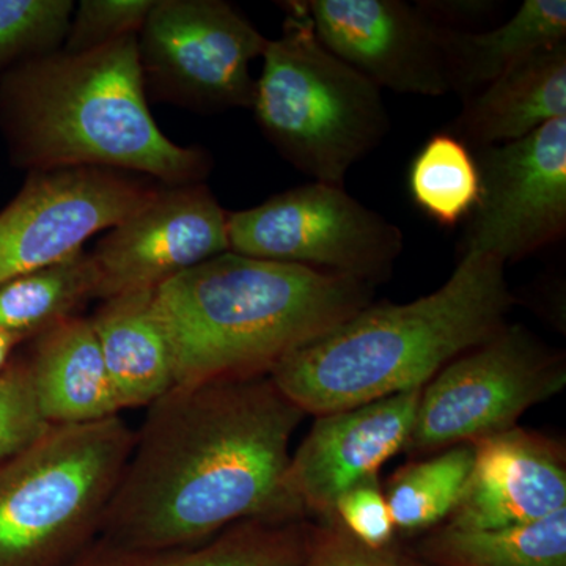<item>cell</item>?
<instances>
[{
	"mask_svg": "<svg viewBox=\"0 0 566 566\" xmlns=\"http://www.w3.org/2000/svg\"><path fill=\"white\" fill-rule=\"evenodd\" d=\"M304 416L271 375L175 386L148 406L98 538L169 549L245 521H301L283 479Z\"/></svg>",
	"mask_w": 566,
	"mask_h": 566,
	"instance_id": "obj_1",
	"label": "cell"
},
{
	"mask_svg": "<svg viewBox=\"0 0 566 566\" xmlns=\"http://www.w3.org/2000/svg\"><path fill=\"white\" fill-rule=\"evenodd\" d=\"M0 129L11 163L29 174L96 167L177 188L210 172L207 153L175 144L153 118L137 35L3 70Z\"/></svg>",
	"mask_w": 566,
	"mask_h": 566,
	"instance_id": "obj_2",
	"label": "cell"
},
{
	"mask_svg": "<svg viewBox=\"0 0 566 566\" xmlns=\"http://www.w3.org/2000/svg\"><path fill=\"white\" fill-rule=\"evenodd\" d=\"M515 305L505 264L460 256L449 281L409 304H370L275 365L271 378L304 415L323 416L423 389L485 344Z\"/></svg>",
	"mask_w": 566,
	"mask_h": 566,
	"instance_id": "obj_3",
	"label": "cell"
},
{
	"mask_svg": "<svg viewBox=\"0 0 566 566\" xmlns=\"http://www.w3.org/2000/svg\"><path fill=\"white\" fill-rule=\"evenodd\" d=\"M374 285L226 252L164 282L155 307L175 386L270 375L290 353L371 304Z\"/></svg>",
	"mask_w": 566,
	"mask_h": 566,
	"instance_id": "obj_4",
	"label": "cell"
},
{
	"mask_svg": "<svg viewBox=\"0 0 566 566\" xmlns=\"http://www.w3.org/2000/svg\"><path fill=\"white\" fill-rule=\"evenodd\" d=\"M134 442L120 416L51 424L0 461V566H66L87 549Z\"/></svg>",
	"mask_w": 566,
	"mask_h": 566,
	"instance_id": "obj_5",
	"label": "cell"
},
{
	"mask_svg": "<svg viewBox=\"0 0 566 566\" xmlns=\"http://www.w3.org/2000/svg\"><path fill=\"white\" fill-rule=\"evenodd\" d=\"M285 10L282 35L263 52L252 109L286 161L315 181L344 186L389 133L381 88L319 43L304 2Z\"/></svg>",
	"mask_w": 566,
	"mask_h": 566,
	"instance_id": "obj_6",
	"label": "cell"
},
{
	"mask_svg": "<svg viewBox=\"0 0 566 566\" xmlns=\"http://www.w3.org/2000/svg\"><path fill=\"white\" fill-rule=\"evenodd\" d=\"M565 386L564 354L547 348L521 324H505L423 387L405 450L424 455L505 433L527 409Z\"/></svg>",
	"mask_w": 566,
	"mask_h": 566,
	"instance_id": "obj_7",
	"label": "cell"
},
{
	"mask_svg": "<svg viewBox=\"0 0 566 566\" xmlns=\"http://www.w3.org/2000/svg\"><path fill=\"white\" fill-rule=\"evenodd\" d=\"M230 252L348 275L370 285L387 281L403 251V233L344 186L308 182L249 210L229 212Z\"/></svg>",
	"mask_w": 566,
	"mask_h": 566,
	"instance_id": "obj_8",
	"label": "cell"
},
{
	"mask_svg": "<svg viewBox=\"0 0 566 566\" xmlns=\"http://www.w3.org/2000/svg\"><path fill=\"white\" fill-rule=\"evenodd\" d=\"M137 46L145 82L191 106L229 109L253 106L251 63L268 39L222 0H155Z\"/></svg>",
	"mask_w": 566,
	"mask_h": 566,
	"instance_id": "obj_9",
	"label": "cell"
},
{
	"mask_svg": "<svg viewBox=\"0 0 566 566\" xmlns=\"http://www.w3.org/2000/svg\"><path fill=\"white\" fill-rule=\"evenodd\" d=\"M480 193L465 219L460 256L517 262L566 233V117L523 139L472 150Z\"/></svg>",
	"mask_w": 566,
	"mask_h": 566,
	"instance_id": "obj_10",
	"label": "cell"
},
{
	"mask_svg": "<svg viewBox=\"0 0 566 566\" xmlns=\"http://www.w3.org/2000/svg\"><path fill=\"white\" fill-rule=\"evenodd\" d=\"M159 191L136 175L96 167L29 174L0 211V285L82 251Z\"/></svg>",
	"mask_w": 566,
	"mask_h": 566,
	"instance_id": "obj_11",
	"label": "cell"
},
{
	"mask_svg": "<svg viewBox=\"0 0 566 566\" xmlns=\"http://www.w3.org/2000/svg\"><path fill=\"white\" fill-rule=\"evenodd\" d=\"M229 212L203 182L159 191L107 230L92 253L99 300L156 290L164 282L230 252Z\"/></svg>",
	"mask_w": 566,
	"mask_h": 566,
	"instance_id": "obj_12",
	"label": "cell"
},
{
	"mask_svg": "<svg viewBox=\"0 0 566 566\" xmlns=\"http://www.w3.org/2000/svg\"><path fill=\"white\" fill-rule=\"evenodd\" d=\"M422 389L408 390L344 411L316 416L307 438L290 458L283 490L294 516L333 517L349 488L378 476L403 452L415 427Z\"/></svg>",
	"mask_w": 566,
	"mask_h": 566,
	"instance_id": "obj_13",
	"label": "cell"
},
{
	"mask_svg": "<svg viewBox=\"0 0 566 566\" xmlns=\"http://www.w3.org/2000/svg\"><path fill=\"white\" fill-rule=\"evenodd\" d=\"M315 35L378 88L405 95L452 92L439 25L400 0H308Z\"/></svg>",
	"mask_w": 566,
	"mask_h": 566,
	"instance_id": "obj_14",
	"label": "cell"
},
{
	"mask_svg": "<svg viewBox=\"0 0 566 566\" xmlns=\"http://www.w3.org/2000/svg\"><path fill=\"white\" fill-rule=\"evenodd\" d=\"M468 485L447 527L490 531L566 509L565 447L516 427L474 444Z\"/></svg>",
	"mask_w": 566,
	"mask_h": 566,
	"instance_id": "obj_15",
	"label": "cell"
},
{
	"mask_svg": "<svg viewBox=\"0 0 566 566\" xmlns=\"http://www.w3.org/2000/svg\"><path fill=\"white\" fill-rule=\"evenodd\" d=\"M566 117V41L527 55L463 99L452 133L471 150L523 139Z\"/></svg>",
	"mask_w": 566,
	"mask_h": 566,
	"instance_id": "obj_16",
	"label": "cell"
},
{
	"mask_svg": "<svg viewBox=\"0 0 566 566\" xmlns=\"http://www.w3.org/2000/svg\"><path fill=\"white\" fill-rule=\"evenodd\" d=\"M32 342L25 359L48 423H91L120 416L91 318L71 316Z\"/></svg>",
	"mask_w": 566,
	"mask_h": 566,
	"instance_id": "obj_17",
	"label": "cell"
},
{
	"mask_svg": "<svg viewBox=\"0 0 566 566\" xmlns=\"http://www.w3.org/2000/svg\"><path fill=\"white\" fill-rule=\"evenodd\" d=\"M91 323L118 408L150 406L175 387L169 342L155 307V290L107 297Z\"/></svg>",
	"mask_w": 566,
	"mask_h": 566,
	"instance_id": "obj_18",
	"label": "cell"
},
{
	"mask_svg": "<svg viewBox=\"0 0 566 566\" xmlns=\"http://www.w3.org/2000/svg\"><path fill=\"white\" fill-rule=\"evenodd\" d=\"M311 526L245 521L202 545L147 549L96 538L66 566H300Z\"/></svg>",
	"mask_w": 566,
	"mask_h": 566,
	"instance_id": "obj_19",
	"label": "cell"
},
{
	"mask_svg": "<svg viewBox=\"0 0 566 566\" xmlns=\"http://www.w3.org/2000/svg\"><path fill=\"white\" fill-rule=\"evenodd\" d=\"M447 76L461 98L475 95L504 71L545 48L566 41L565 0H526L493 31L441 28Z\"/></svg>",
	"mask_w": 566,
	"mask_h": 566,
	"instance_id": "obj_20",
	"label": "cell"
},
{
	"mask_svg": "<svg viewBox=\"0 0 566 566\" xmlns=\"http://www.w3.org/2000/svg\"><path fill=\"white\" fill-rule=\"evenodd\" d=\"M420 554L433 566H566V509L490 531L439 526L420 543Z\"/></svg>",
	"mask_w": 566,
	"mask_h": 566,
	"instance_id": "obj_21",
	"label": "cell"
},
{
	"mask_svg": "<svg viewBox=\"0 0 566 566\" xmlns=\"http://www.w3.org/2000/svg\"><path fill=\"white\" fill-rule=\"evenodd\" d=\"M99 275L92 253L82 251L69 259L18 275L0 285V331L33 340L98 297Z\"/></svg>",
	"mask_w": 566,
	"mask_h": 566,
	"instance_id": "obj_22",
	"label": "cell"
},
{
	"mask_svg": "<svg viewBox=\"0 0 566 566\" xmlns=\"http://www.w3.org/2000/svg\"><path fill=\"white\" fill-rule=\"evenodd\" d=\"M474 457V446L461 444L398 469L385 488L395 531L422 534L449 520L468 485Z\"/></svg>",
	"mask_w": 566,
	"mask_h": 566,
	"instance_id": "obj_23",
	"label": "cell"
},
{
	"mask_svg": "<svg viewBox=\"0 0 566 566\" xmlns=\"http://www.w3.org/2000/svg\"><path fill=\"white\" fill-rule=\"evenodd\" d=\"M412 200L442 227H455L474 210L480 193L475 156L452 133L430 137L412 159L408 174Z\"/></svg>",
	"mask_w": 566,
	"mask_h": 566,
	"instance_id": "obj_24",
	"label": "cell"
},
{
	"mask_svg": "<svg viewBox=\"0 0 566 566\" xmlns=\"http://www.w3.org/2000/svg\"><path fill=\"white\" fill-rule=\"evenodd\" d=\"M73 11L70 0H0V73L61 51Z\"/></svg>",
	"mask_w": 566,
	"mask_h": 566,
	"instance_id": "obj_25",
	"label": "cell"
},
{
	"mask_svg": "<svg viewBox=\"0 0 566 566\" xmlns=\"http://www.w3.org/2000/svg\"><path fill=\"white\" fill-rule=\"evenodd\" d=\"M155 0H82L74 7L62 51L85 52L139 35Z\"/></svg>",
	"mask_w": 566,
	"mask_h": 566,
	"instance_id": "obj_26",
	"label": "cell"
},
{
	"mask_svg": "<svg viewBox=\"0 0 566 566\" xmlns=\"http://www.w3.org/2000/svg\"><path fill=\"white\" fill-rule=\"evenodd\" d=\"M51 424L41 412L25 357H13L0 374V461L40 438Z\"/></svg>",
	"mask_w": 566,
	"mask_h": 566,
	"instance_id": "obj_27",
	"label": "cell"
},
{
	"mask_svg": "<svg viewBox=\"0 0 566 566\" xmlns=\"http://www.w3.org/2000/svg\"><path fill=\"white\" fill-rule=\"evenodd\" d=\"M331 520L354 539L374 549H390L397 535L379 476L365 480L342 494Z\"/></svg>",
	"mask_w": 566,
	"mask_h": 566,
	"instance_id": "obj_28",
	"label": "cell"
},
{
	"mask_svg": "<svg viewBox=\"0 0 566 566\" xmlns=\"http://www.w3.org/2000/svg\"><path fill=\"white\" fill-rule=\"evenodd\" d=\"M300 566H416V562L392 549L365 546L329 520L311 527Z\"/></svg>",
	"mask_w": 566,
	"mask_h": 566,
	"instance_id": "obj_29",
	"label": "cell"
},
{
	"mask_svg": "<svg viewBox=\"0 0 566 566\" xmlns=\"http://www.w3.org/2000/svg\"><path fill=\"white\" fill-rule=\"evenodd\" d=\"M416 7L434 24L460 29L461 24H474L491 17L497 3L490 0H424Z\"/></svg>",
	"mask_w": 566,
	"mask_h": 566,
	"instance_id": "obj_30",
	"label": "cell"
},
{
	"mask_svg": "<svg viewBox=\"0 0 566 566\" xmlns=\"http://www.w3.org/2000/svg\"><path fill=\"white\" fill-rule=\"evenodd\" d=\"M24 342L28 340L22 335L0 331V374L6 370L7 365L13 359V353L17 352L18 346L24 344Z\"/></svg>",
	"mask_w": 566,
	"mask_h": 566,
	"instance_id": "obj_31",
	"label": "cell"
},
{
	"mask_svg": "<svg viewBox=\"0 0 566 566\" xmlns=\"http://www.w3.org/2000/svg\"><path fill=\"white\" fill-rule=\"evenodd\" d=\"M416 566H433V565H427V564H417V562H416Z\"/></svg>",
	"mask_w": 566,
	"mask_h": 566,
	"instance_id": "obj_32",
	"label": "cell"
}]
</instances>
